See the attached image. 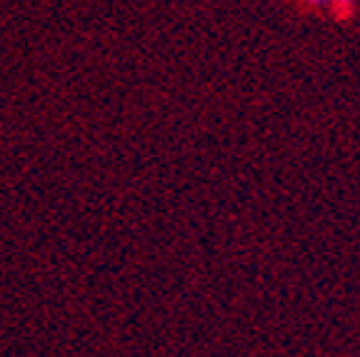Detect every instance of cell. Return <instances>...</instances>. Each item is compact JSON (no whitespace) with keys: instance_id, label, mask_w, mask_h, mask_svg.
I'll list each match as a JSON object with an SVG mask.
<instances>
[{"instance_id":"1","label":"cell","mask_w":360,"mask_h":357,"mask_svg":"<svg viewBox=\"0 0 360 357\" xmlns=\"http://www.w3.org/2000/svg\"><path fill=\"white\" fill-rule=\"evenodd\" d=\"M308 3H328V0H308Z\"/></svg>"}]
</instances>
